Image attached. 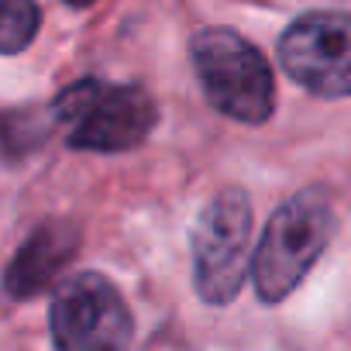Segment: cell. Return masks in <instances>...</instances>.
<instances>
[{"label": "cell", "instance_id": "cell-1", "mask_svg": "<svg viewBox=\"0 0 351 351\" xmlns=\"http://www.w3.org/2000/svg\"><path fill=\"white\" fill-rule=\"evenodd\" d=\"M337 214L324 190L310 186L279 204L252 255V282L262 303H282L324 255Z\"/></svg>", "mask_w": 351, "mask_h": 351}, {"label": "cell", "instance_id": "cell-2", "mask_svg": "<svg viewBox=\"0 0 351 351\" xmlns=\"http://www.w3.org/2000/svg\"><path fill=\"white\" fill-rule=\"evenodd\" d=\"M52 114L59 128H66L69 148L107 155L138 148L158 121L155 100L145 86L104 83L93 76L69 83L52 100Z\"/></svg>", "mask_w": 351, "mask_h": 351}, {"label": "cell", "instance_id": "cell-3", "mask_svg": "<svg viewBox=\"0 0 351 351\" xmlns=\"http://www.w3.org/2000/svg\"><path fill=\"white\" fill-rule=\"evenodd\" d=\"M190 59L214 110L241 124H265L276 110L269 59L231 28H200L190 38Z\"/></svg>", "mask_w": 351, "mask_h": 351}, {"label": "cell", "instance_id": "cell-4", "mask_svg": "<svg viewBox=\"0 0 351 351\" xmlns=\"http://www.w3.org/2000/svg\"><path fill=\"white\" fill-rule=\"evenodd\" d=\"M193 289L210 306H228L252 269V200L228 186L207 200L190 238Z\"/></svg>", "mask_w": 351, "mask_h": 351}, {"label": "cell", "instance_id": "cell-5", "mask_svg": "<svg viewBox=\"0 0 351 351\" xmlns=\"http://www.w3.org/2000/svg\"><path fill=\"white\" fill-rule=\"evenodd\" d=\"M49 330L52 344L62 351H107L134 341V317L110 279L80 272L52 293Z\"/></svg>", "mask_w": 351, "mask_h": 351}, {"label": "cell", "instance_id": "cell-6", "mask_svg": "<svg viewBox=\"0 0 351 351\" xmlns=\"http://www.w3.org/2000/svg\"><path fill=\"white\" fill-rule=\"evenodd\" d=\"M279 66L306 93L337 100L351 93V14H300L279 38Z\"/></svg>", "mask_w": 351, "mask_h": 351}, {"label": "cell", "instance_id": "cell-7", "mask_svg": "<svg viewBox=\"0 0 351 351\" xmlns=\"http://www.w3.org/2000/svg\"><path fill=\"white\" fill-rule=\"evenodd\" d=\"M76 252H80V228L73 221L66 217L42 221L11 258L4 272V293L11 300H32L45 293L59 279V272L76 258Z\"/></svg>", "mask_w": 351, "mask_h": 351}, {"label": "cell", "instance_id": "cell-8", "mask_svg": "<svg viewBox=\"0 0 351 351\" xmlns=\"http://www.w3.org/2000/svg\"><path fill=\"white\" fill-rule=\"evenodd\" d=\"M52 104L49 107H18V110H0V152L8 158H21L35 152L56 128Z\"/></svg>", "mask_w": 351, "mask_h": 351}, {"label": "cell", "instance_id": "cell-9", "mask_svg": "<svg viewBox=\"0 0 351 351\" xmlns=\"http://www.w3.org/2000/svg\"><path fill=\"white\" fill-rule=\"evenodd\" d=\"M42 28L38 0H0V56L25 52Z\"/></svg>", "mask_w": 351, "mask_h": 351}, {"label": "cell", "instance_id": "cell-10", "mask_svg": "<svg viewBox=\"0 0 351 351\" xmlns=\"http://www.w3.org/2000/svg\"><path fill=\"white\" fill-rule=\"evenodd\" d=\"M62 4H69V8H90V4H97V0H62Z\"/></svg>", "mask_w": 351, "mask_h": 351}]
</instances>
